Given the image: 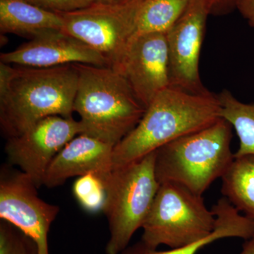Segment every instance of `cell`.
<instances>
[{"mask_svg":"<svg viewBox=\"0 0 254 254\" xmlns=\"http://www.w3.org/2000/svg\"><path fill=\"white\" fill-rule=\"evenodd\" d=\"M218 95L193 94L170 87L153 99L141 120L113 150V168L127 165L220 118Z\"/></svg>","mask_w":254,"mask_h":254,"instance_id":"1","label":"cell"},{"mask_svg":"<svg viewBox=\"0 0 254 254\" xmlns=\"http://www.w3.org/2000/svg\"><path fill=\"white\" fill-rule=\"evenodd\" d=\"M78 71L75 64L48 68L15 66L0 96V127L6 138L21 134L50 116L72 118Z\"/></svg>","mask_w":254,"mask_h":254,"instance_id":"2","label":"cell"},{"mask_svg":"<svg viewBox=\"0 0 254 254\" xmlns=\"http://www.w3.org/2000/svg\"><path fill=\"white\" fill-rule=\"evenodd\" d=\"M75 65L78 83L73 112L81 118L83 133L115 146L136 127L146 108L115 68Z\"/></svg>","mask_w":254,"mask_h":254,"instance_id":"3","label":"cell"},{"mask_svg":"<svg viewBox=\"0 0 254 254\" xmlns=\"http://www.w3.org/2000/svg\"><path fill=\"white\" fill-rule=\"evenodd\" d=\"M233 127L225 119L189 133L155 151V172L160 185L167 182L203 195L230 168Z\"/></svg>","mask_w":254,"mask_h":254,"instance_id":"4","label":"cell"},{"mask_svg":"<svg viewBox=\"0 0 254 254\" xmlns=\"http://www.w3.org/2000/svg\"><path fill=\"white\" fill-rule=\"evenodd\" d=\"M106 190L103 212L109 224L107 254L127 248L135 232L142 228L158 192L155 151L127 165L113 168L101 177Z\"/></svg>","mask_w":254,"mask_h":254,"instance_id":"5","label":"cell"},{"mask_svg":"<svg viewBox=\"0 0 254 254\" xmlns=\"http://www.w3.org/2000/svg\"><path fill=\"white\" fill-rule=\"evenodd\" d=\"M216 217L201 195L177 184H161L143 226L141 240L157 249L181 248L213 233Z\"/></svg>","mask_w":254,"mask_h":254,"instance_id":"6","label":"cell"},{"mask_svg":"<svg viewBox=\"0 0 254 254\" xmlns=\"http://www.w3.org/2000/svg\"><path fill=\"white\" fill-rule=\"evenodd\" d=\"M144 0L95 1L86 7L58 13L63 31L83 41L115 68L121 61L136 32Z\"/></svg>","mask_w":254,"mask_h":254,"instance_id":"7","label":"cell"},{"mask_svg":"<svg viewBox=\"0 0 254 254\" xmlns=\"http://www.w3.org/2000/svg\"><path fill=\"white\" fill-rule=\"evenodd\" d=\"M36 185L23 172L3 169L0 178V218L34 242L38 254H50L48 233L60 211L38 196Z\"/></svg>","mask_w":254,"mask_h":254,"instance_id":"8","label":"cell"},{"mask_svg":"<svg viewBox=\"0 0 254 254\" xmlns=\"http://www.w3.org/2000/svg\"><path fill=\"white\" fill-rule=\"evenodd\" d=\"M83 133L81 123L73 118L48 117L21 134L7 138L5 151L10 163L39 188L53 159L68 142Z\"/></svg>","mask_w":254,"mask_h":254,"instance_id":"9","label":"cell"},{"mask_svg":"<svg viewBox=\"0 0 254 254\" xmlns=\"http://www.w3.org/2000/svg\"><path fill=\"white\" fill-rule=\"evenodd\" d=\"M210 14L209 0H191L167 33L172 86L193 94L210 93L203 86L199 73L200 52Z\"/></svg>","mask_w":254,"mask_h":254,"instance_id":"10","label":"cell"},{"mask_svg":"<svg viewBox=\"0 0 254 254\" xmlns=\"http://www.w3.org/2000/svg\"><path fill=\"white\" fill-rule=\"evenodd\" d=\"M113 68L123 75L147 108L159 93L172 86L167 33H148L133 38Z\"/></svg>","mask_w":254,"mask_h":254,"instance_id":"11","label":"cell"},{"mask_svg":"<svg viewBox=\"0 0 254 254\" xmlns=\"http://www.w3.org/2000/svg\"><path fill=\"white\" fill-rule=\"evenodd\" d=\"M0 59L9 64L35 68L76 63L110 66L100 53L64 31L50 32L33 38L13 51L1 53Z\"/></svg>","mask_w":254,"mask_h":254,"instance_id":"12","label":"cell"},{"mask_svg":"<svg viewBox=\"0 0 254 254\" xmlns=\"http://www.w3.org/2000/svg\"><path fill=\"white\" fill-rule=\"evenodd\" d=\"M115 146L89 135H78L60 150L47 170L43 185L53 188L68 179L93 173L104 177L113 170Z\"/></svg>","mask_w":254,"mask_h":254,"instance_id":"13","label":"cell"},{"mask_svg":"<svg viewBox=\"0 0 254 254\" xmlns=\"http://www.w3.org/2000/svg\"><path fill=\"white\" fill-rule=\"evenodd\" d=\"M212 210L216 217L215 230L210 236L199 242L181 248L158 251L141 240L128 246L118 254H196L203 247L217 240L232 237L247 240L254 236V220L242 215L225 197L219 199Z\"/></svg>","mask_w":254,"mask_h":254,"instance_id":"14","label":"cell"},{"mask_svg":"<svg viewBox=\"0 0 254 254\" xmlns=\"http://www.w3.org/2000/svg\"><path fill=\"white\" fill-rule=\"evenodd\" d=\"M63 18L58 13L24 0H0V31L33 38L50 32L63 31Z\"/></svg>","mask_w":254,"mask_h":254,"instance_id":"15","label":"cell"},{"mask_svg":"<svg viewBox=\"0 0 254 254\" xmlns=\"http://www.w3.org/2000/svg\"><path fill=\"white\" fill-rule=\"evenodd\" d=\"M221 180L222 194L254 221V155L235 158Z\"/></svg>","mask_w":254,"mask_h":254,"instance_id":"16","label":"cell"},{"mask_svg":"<svg viewBox=\"0 0 254 254\" xmlns=\"http://www.w3.org/2000/svg\"><path fill=\"white\" fill-rule=\"evenodd\" d=\"M218 95L220 117L227 120L236 131L239 148L235 158L254 155V103H245L235 98L228 90Z\"/></svg>","mask_w":254,"mask_h":254,"instance_id":"17","label":"cell"},{"mask_svg":"<svg viewBox=\"0 0 254 254\" xmlns=\"http://www.w3.org/2000/svg\"><path fill=\"white\" fill-rule=\"evenodd\" d=\"M191 0H144L133 38L153 33H167L186 11Z\"/></svg>","mask_w":254,"mask_h":254,"instance_id":"18","label":"cell"},{"mask_svg":"<svg viewBox=\"0 0 254 254\" xmlns=\"http://www.w3.org/2000/svg\"><path fill=\"white\" fill-rule=\"evenodd\" d=\"M73 193L82 208L90 213L103 210L106 190L103 179L89 173L78 177L73 185Z\"/></svg>","mask_w":254,"mask_h":254,"instance_id":"19","label":"cell"},{"mask_svg":"<svg viewBox=\"0 0 254 254\" xmlns=\"http://www.w3.org/2000/svg\"><path fill=\"white\" fill-rule=\"evenodd\" d=\"M0 254H38L36 244L17 227L1 220Z\"/></svg>","mask_w":254,"mask_h":254,"instance_id":"20","label":"cell"},{"mask_svg":"<svg viewBox=\"0 0 254 254\" xmlns=\"http://www.w3.org/2000/svg\"><path fill=\"white\" fill-rule=\"evenodd\" d=\"M27 2L55 13L69 12L86 7L93 0H24Z\"/></svg>","mask_w":254,"mask_h":254,"instance_id":"21","label":"cell"},{"mask_svg":"<svg viewBox=\"0 0 254 254\" xmlns=\"http://www.w3.org/2000/svg\"><path fill=\"white\" fill-rule=\"evenodd\" d=\"M235 8L254 29V0H237Z\"/></svg>","mask_w":254,"mask_h":254,"instance_id":"22","label":"cell"},{"mask_svg":"<svg viewBox=\"0 0 254 254\" xmlns=\"http://www.w3.org/2000/svg\"><path fill=\"white\" fill-rule=\"evenodd\" d=\"M211 14H224L235 8L237 0H209Z\"/></svg>","mask_w":254,"mask_h":254,"instance_id":"23","label":"cell"},{"mask_svg":"<svg viewBox=\"0 0 254 254\" xmlns=\"http://www.w3.org/2000/svg\"><path fill=\"white\" fill-rule=\"evenodd\" d=\"M239 254H254V235L249 240H245L242 252Z\"/></svg>","mask_w":254,"mask_h":254,"instance_id":"24","label":"cell"},{"mask_svg":"<svg viewBox=\"0 0 254 254\" xmlns=\"http://www.w3.org/2000/svg\"><path fill=\"white\" fill-rule=\"evenodd\" d=\"M94 1H117V0H93Z\"/></svg>","mask_w":254,"mask_h":254,"instance_id":"25","label":"cell"}]
</instances>
